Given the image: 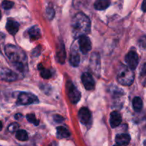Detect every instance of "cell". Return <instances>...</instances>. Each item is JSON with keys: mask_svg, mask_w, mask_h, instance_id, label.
<instances>
[{"mask_svg": "<svg viewBox=\"0 0 146 146\" xmlns=\"http://www.w3.org/2000/svg\"><path fill=\"white\" fill-rule=\"evenodd\" d=\"M1 11H0V19H1Z\"/></svg>", "mask_w": 146, "mask_h": 146, "instance_id": "36", "label": "cell"}, {"mask_svg": "<svg viewBox=\"0 0 146 146\" xmlns=\"http://www.w3.org/2000/svg\"><path fill=\"white\" fill-rule=\"evenodd\" d=\"M142 10L144 12H146V0H143V1Z\"/></svg>", "mask_w": 146, "mask_h": 146, "instance_id": "31", "label": "cell"}, {"mask_svg": "<svg viewBox=\"0 0 146 146\" xmlns=\"http://www.w3.org/2000/svg\"><path fill=\"white\" fill-rule=\"evenodd\" d=\"M67 95L72 104H76L81 98V93L78 91L71 81L66 83Z\"/></svg>", "mask_w": 146, "mask_h": 146, "instance_id": "5", "label": "cell"}, {"mask_svg": "<svg viewBox=\"0 0 146 146\" xmlns=\"http://www.w3.org/2000/svg\"><path fill=\"white\" fill-rule=\"evenodd\" d=\"M57 131V135H58V138H68L70 136V132L68 131V129H66V128L63 126H58L56 128Z\"/></svg>", "mask_w": 146, "mask_h": 146, "instance_id": "19", "label": "cell"}, {"mask_svg": "<svg viewBox=\"0 0 146 146\" xmlns=\"http://www.w3.org/2000/svg\"><path fill=\"white\" fill-rule=\"evenodd\" d=\"M141 75L142 76H146V63L143 66L142 69L141 71Z\"/></svg>", "mask_w": 146, "mask_h": 146, "instance_id": "30", "label": "cell"}, {"mask_svg": "<svg viewBox=\"0 0 146 146\" xmlns=\"http://www.w3.org/2000/svg\"><path fill=\"white\" fill-rule=\"evenodd\" d=\"M113 146H121V145H118V144H117V145H113Z\"/></svg>", "mask_w": 146, "mask_h": 146, "instance_id": "37", "label": "cell"}, {"mask_svg": "<svg viewBox=\"0 0 146 146\" xmlns=\"http://www.w3.org/2000/svg\"><path fill=\"white\" fill-rule=\"evenodd\" d=\"M0 77L3 81H7V82L14 81L18 78V76L15 72L7 68L1 69V72H0Z\"/></svg>", "mask_w": 146, "mask_h": 146, "instance_id": "8", "label": "cell"}, {"mask_svg": "<svg viewBox=\"0 0 146 146\" xmlns=\"http://www.w3.org/2000/svg\"><path fill=\"white\" fill-rule=\"evenodd\" d=\"M70 64L74 66H78L80 64V56L78 51L75 48L71 49L69 58Z\"/></svg>", "mask_w": 146, "mask_h": 146, "instance_id": "15", "label": "cell"}, {"mask_svg": "<svg viewBox=\"0 0 146 146\" xmlns=\"http://www.w3.org/2000/svg\"><path fill=\"white\" fill-rule=\"evenodd\" d=\"M81 81L84 86L88 91H92L95 88V81L89 73H84L81 76Z\"/></svg>", "mask_w": 146, "mask_h": 146, "instance_id": "7", "label": "cell"}, {"mask_svg": "<svg viewBox=\"0 0 146 146\" xmlns=\"http://www.w3.org/2000/svg\"><path fill=\"white\" fill-rule=\"evenodd\" d=\"M117 79L121 85L131 86L134 81V74L133 70L126 66H122L118 72Z\"/></svg>", "mask_w": 146, "mask_h": 146, "instance_id": "3", "label": "cell"}, {"mask_svg": "<svg viewBox=\"0 0 146 146\" xmlns=\"http://www.w3.org/2000/svg\"><path fill=\"white\" fill-rule=\"evenodd\" d=\"M54 10L52 8H48L46 9V14L49 19H52L54 16Z\"/></svg>", "mask_w": 146, "mask_h": 146, "instance_id": "27", "label": "cell"}, {"mask_svg": "<svg viewBox=\"0 0 146 146\" xmlns=\"http://www.w3.org/2000/svg\"><path fill=\"white\" fill-rule=\"evenodd\" d=\"M133 106L135 111H141L143 108V101L141 98L139 97H135L133 100Z\"/></svg>", "mask_w": 146, "mask_h": 146, "instance_id": "20", "label": "cell"}, {"mask_svg": "<svg viewBox=\"0 0 146 146\" xmlns=\"http://www.w3.org/2000/svg\"><path fill=\"white\" fill-rule=\"evenodd\" d=\"M91 118V113L87 108H81L78 111V118L80 121L84 125H86L90 122Z\"/></svg>", "mask_w": 146, "mask_h": 146, "instance_id": "11", "label": "cell"}, {"mask_svg": "<svg viewBox=\"0 0 146 146\" xmlns=\"http://www.w3.org/2000/svg\"><path fill=\"white\" fill-rule=\"evenodd\" d=\"M131 141V137L128 134L122 133L118 134L115 137V142L118 145L121 146H126L129 144Z\"/></svg>", "mask_w": 146, "mask_h": 146, "instance_id": "14", "label": "cell"}, {"mask_svg": "<svg viewBox=\"0 0 146 146\" xmlns=\"http://www.w3.org/2000/svg\"><path fill=\"white\" fill-rule=\"evenodd\" d=\"M78 44H79V48L81 51L84 54H86L88 51H91V40L89 39L86 36H83L78 38Z\"/></svg>", "mask_w": 146, "mask_h": 146, "instance_id": "10", "label": "cell"}, {"mask_svg": "<svg viewBox=\"0 0 146 146\" xmlns=\"http://www.w3.org/2000/svg\"><path fill=\"white\" fill-rule=\"evenodd\" d=\"M19 128V125L17 123H12L8 126V131L11 133H14L18 131Z\"/></svg>", "mask_w": 146, "mask_h": 146, "instance_id": "25", "label": "cell"}, {"mask_svg": "<svg viewBox=\"0 0 146 146\" xmlns=\"http://www.w3.org/2000/svg\"><path fill=\"white\" fill-rule=\"evenodd\" d=\"M2 128H3V125H2V123L1 122V121H0V131H1V130H2Z\"/></svg>", "mask_w": 146, "mask_h": 146, "instance_id": "33", "label": "cell"}, {"mask_svg": "<svg viewBox=\"0 0 146 146\" xmlns=\"http://www.w3.org/2000/svg\"><path fill=\"white\" fill-rule=\"evenodd\" d=\"M38 103V99L35 95L29 93H20L18 96L17 104L18 105H30Z\"/></svg>", "mask_w": 146, "mask_h": 146, "instance_id": "4", "label": "cell"}, {"mask_svg": "<svg viewBox=\"0 0 146 146\" xmlns=\"http://www.w3.org/2000/svg\"><path fill=\"white\" fill-rule=\"evenodd\" d=\"M19 24L17 21H14V19H9L7 20V24H6V29L11 35H15L19 31Z\"/></svg>", "mask_w": 146, "mask_h": 146, "instance_id": "12", "label": "cell"}, {"mask_svg": "<svg viewBox=\"0 0 146 146\" xmlns=\"http://www.w3.org/2000/svg\"><path fill=\"white\" fill-rule=\"evenodd\" d=\"M56 58L58 61L61 64H64L66 59V51L64 48V46L63 44H61L57 48Z\"/></svg>", "mask_w": 146, "mask_h": 146, "instance_id": "17", "label": "cell"}, {"mask_svg": "<svg viewBox=\"0 0 146 146\" xmlns=\"http://www.w3.org/2000/svg\"><path fill=\"white\" fill-rule=\"evenodd\" d=\"M143 145H144V146H146V141H144V143H143Z\"/></svg>", "mask_w": 146, "mask_h": 146, "instance_id": "35", "label": "cell"}, {"mask_svg": "<svg viewBox=\"0 0 146 146\" xmlns=\"http://www.w3.org/2000/svg\"><path fill=\"white\" fill-rule=\"evenodd\" d=\"M16 138L20 141H26L28 140V134L24 130H19L16 133Z\"/></svg>", "mask_w": 146, "mask_h": 146, "instance_id": "21", "label": "cell"}, {"mask_svg": "<svg viewBox=\"0 0 146 146\" xmlns=\"http://www.w3.org/2000/svg\"><path fill=\"white\" fill-rule=\"evenodd\" d=\"M122 122V118L121 114L117 111H113L111 113L110 117V124L112 128H116Z\"/></svg>", "mask_w": 146, "mask_h": 146, "instance_id": "13", "label": "cell"}, {"mask_svg": "<svg viewBox=\"0 0 146 146\" xmlns=\"http://www.w3.org/2000/svg\"><path fill=\"white\" fill-rule=\"evenodd\" d=\"M72 31L75 38L86 36L91 31V21L89 18L83 12L76 14L71 23Z\"/></svg>", "mask_w": 146, "mask_h": 146, "instance_id": "2", "label": "cell"}, {"mask_svg": "<svg viewBox=\"0 0 146 146\" xmlns=\"http://www.w3.org/2000/svg\"><path fill=\"white\" fill-rule=\"evenodd\" d=\"M21 116H22V115H21V114L17 113V115H15V118L16 119H19V117H21Z\"/></svg>", "mask_w": 146, "mask_h": 146, "instance_id": "32", "label": "cell"}, {"mask_svg": "<svg viewBox=\"0 0 146 146\" xmlns=\"http://www.w3.org/2000/svg\"><path fill=\"white\" fill-rule=\"evenodd\" d=\"M38 69L40 70V74H41V76L42 78L47 79V78H49L51 76V74L49 70L46 69L44 67H42L41 65L38 66Z\"/></svg>", "mask_w": 146, "mask_h": 146, "instance_id": "22", "label": "cell"}, {"mask_svg": "<svg viewBox=\"0 0 146 146\" xmlns=\"http://www.w3.org/2000/svg\"><path fill=\"white\" fill-rule=\"evenodd\" d=\"M27 119L29 122L31 123H33L35 125H38V124H39V121L37 120V118H36L35 115L33 113L28 114V115H27Z\"/></svg>", "mask_w": 146, "mask_h": 146, "instance_id": "23", "label": "cell"}, {"mask_svg": "<svg viewBox=\"0 0 146 146\" xmlns=\"http://www.w3.org/2000/svg\"><path fill=\"white\" fill-rule=\"evenodd\" d=\"M111 5V0H96L94 3V8L97 10H104Z\"/></svg>", "mask_w": 146, "mask_h": 146, "instance_id": "18", "label": "cell"}, {"mask_svg": "<svg viewBox=\"0 0 146 146\" xmlns=\"http://www.w3.org/2000/svg\"><path fill=\"white\" fill-rule=\"evenodd\" d=\"M4 52L17 70L24 72L27 69V56L23 50L12 44H8L4 47Z\"/></svg>", "mask_w": 146, "mask_h": 146, "instance_id": "1", "label": "cell"}, {"mask_svg": "<svg viewBox=\"0 0 146 146\" xmlns=\"http://www.w3.org/2000/svg\"><path fill=\"white\" fill-rule=\"evenodd\" d=\"M86 1H88V0H74V4L76 7H78L84 5Z\"/></svg>", "mask_w": 146, "mask_h": 146, "instance_id": "26", "label": "cell"}, {"mask_svg": "<svg viewBox=\"0 0 146 146\" xmlns=\"http://www.w3.org/2000/svg\"><path fill=\"white\" fill-rule=\"evenodd\" d=\"M125 61L128 64V68L131 70L135 69L139 62V58L137 53L133 51H129L125 56Z\"/></svg>", "mask_w": 146, "mask_h": 146, "instance_id": "6", "label": "cell"}, {"mask_svg": "<svg viewBox=\"0 0 146 146\" xmlns=\"http://www.w3.org/2000/svg\"><path fill=\"white\" fill-rule=\"evenodd\" d=\"M14 5V3L11 1H9V0H4L1 3V6L3 8L6 10L10 9L12 8Z\"/></svg>", "mask_w": 146, "mask_h": 146, "instance_id": "24", "label": "cell"}, {"mask_svg": "<svg viewBox=\"0 0 146 146\" xmlns=\"http://www.w3.org/2000/svg\"><path fill=\"white\" fill-rule=\"evenodd\" d=\"M139 43L141 46H142L144 48H146V36L141 37L139 41Z\"/></svg>", "mask_w": 146, "mask_h": 146, "instance_id": "28", "label": "cell"}, {"mask_svg": "<svg viewBox=\"0 0 146 146\" xmlns=\"http://www.w3.org/2000/svg\"><path fill=\"white\" fill-rule=\"evenodd\" d=\"M28 34L30 39L37 40L41 37L40 29L37 26H34L28 30Z\"/></svg>", "mask_w": 146, "mask_h": 146, "instance_id": "16", "label": "cell"}, {"mask_svg": "<svg viewBox=\"0 0 146 146\" xmlns=\"http://www.w3.org/2000/svg\"><path fill=\"white\" fill-rule=\"evenodd\" d=\"M90 66L96 74H99L101 69L100 56L98 53H93L90 58Z\"/></svg>", "mask_w": 146, "mask_h": 146, "instance_id": "9", "label": "cell"}, {"mask_svg": "<svg viewBox=\"0 0 146 146\" xmlns=\"http://www.w3.org/2000/svg\"><path fill=\"white\" fill-rule=\"evenodd\" d=\"M50 146H58V145H57V144L56 143H53L51 144V145Z\"/></svg>", "mask_w": 146, "mask_h": 146, "instance_id": "34", "label": "cell"}, {"mask_svg": "<svg viewBox=\"0 0 146 146\" xmlns=\"http://www.w3.org/2000/svg\"><path fill=\"white\" fill-rule=\"evenodd\" d=\"M54 121H55L56 122H57V123H61L63 121H64V118H63L62 116H61V115H54Z\"/></svg>", "mask_w": 146, "mask_h": 146, "instance_id": "29", "label": "cell"}]
</instances>
